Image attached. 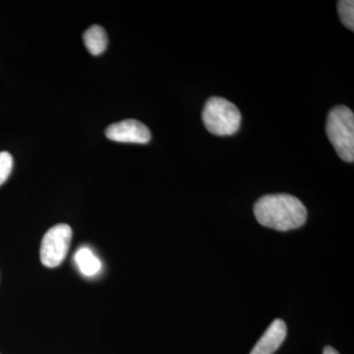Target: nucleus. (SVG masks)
Listing matches in <instances>:
<instances>
[{
	"label": "nucleus",
	"mask_w": 354,
	"mask_h": 354,
	"mask_svg": "<svg viewBox=\"0 0 354 354\" xmlns=\"http://www.w3.org/2000/svg\"><path fill=\"white\" fill-rule=\"evenodd\" d=\"M254 214L263 227L288 232L302 227L307 218L304 203L290 194L266 195L254 205Z\"/></svg>",
	"instance_id": "f257e3e1"
},
{
	"label": "nucleus",
	"mask_w": 354,
	"mask_h": 354,
	"mask_svg": "<svg viewBox=\"0 0 354 354\" xmlns=\"http://www.w3.org/2000/svg\"><path fill=\"white\" fill-rule=\"evenodd\" d=\"M326 133L337 155L346 162L354 160V114L346 106L330 109L326 123Z\"/></svg>",
	"instance_id": "f03ea898"
},
{
	"label": "nucleus",
	"mask_w": 354,
	"mask_h": 354,
	"mask_svg": "<svg viewBox=\"0 0 354 354\" xmlns=\"http://www.w3.org/2000/svg\"><path fill=\"white\" fill-rule=\"evenodd\" d=\"M202 118L207 130L216 136H232L241 128V111L223 97H209L203 109Z\"/></svg>",
	"instance_id": "7ed1b4c3"
},
{
	"label": "nucleus",
	"mask_w": 354,
	"mask_h": 354,
	"mask_svg": "<svg viewBox=\"0 0 354 354\" xmlns=\"http://www.w3.org/2000/svg\"><path fill=\"white\" fill-rule=\"evenodd\" d=\"M72 228L59 223L44 234L41 245V261L46 267L55 268L64 262L72 241Z\"/></svg>",
	"instance_id": "20e7f679"
},
{
	"label": "nucleus",
	"mask_w": 354,
	"mask_h": 354,
	"mask_svg": "<svg viewBox=\"0 0 354 354\" xmlns=\"http://www.w3.org/2000/svg\"><path fill=\"white\" fill-rule=\"evenodd\" d=\"M106 136L120 143L147 144L151 141L150 129L138 120H127L113 123L106 129Z\"/></svg>",
	"instance_id": "39448f33"
},
{
	"label": "nucleus",
	"mask_w": 354,
	"mask_h": 354,
	"mask_svg": "<svg viewBox=\"0 0 354 354\" xmlns=\"http://www.w3.org/2000/svg\"><path fill=\"white\" fill-rule=\"evenodd\" d=\"M288 328L281 319H277L270 325L254 346L250 354H272L276 353L286 339Z\"/></svg>",
	"instance_id": "423d86ee"
},
{
	"label": "nucleus",
	"mask_w": 354,
	"mask_h": 354,
	"mask_svg": "<svg viewBox=\"0 0 354 354\" xmlns=\"http://www.w3.org/2000/svg\"><path fill=\"white\" fill-rule=\"evenodd\" d=\"M84 43L88 53L93 55H100L108 48L109 39L106 30L99 25L88 28L83 35Z\"/></svg>",
	"instance_id": "0eeeda50"
},
{
	"label": "nucleus",
	"mask_w": 354,
	"mask_h": 354,
	"mask_svg": "<svg viewBox=\"0 0 354 354\" xmlns=\"http://www.w3.org/2000/svg\"><path fill=\"white\" fill-rule=\"evenodd\" d=\"M75 262L79 270L87 277H93L101 271L102 263L88 247H82L75 254Z\"/></svg>",
	"instance_id": "6e6552de"
},
{
	"label": "nucleus",
	"mask_w": 354,
	"mask_h": 354,
	"mask_svg": "<svg viewBox=\"0 0 354 354\" xmlns=\"http://www.w3.org/2000/svg\"><path fill=\"white\" fill-rule=\"evenodd\" d=\"M337 11L342 24L351 31H354V1L341 0L337 2Z\"/></svg>",
	"instance_id": "1a4fd4ad"
},
{
	"label": "nucleus",
	"mask_w": 354,
	"mask_h": 354,
	"mask_svg": "<svg viewBox=\"0 0 354 354\" xmlns=\"http://www.w3.org/2000/svg\"><path fill=\"white\" fill-rule=\"evenodd\" d=\"M13 158L8 152H0V185H2L12 171Z\"/></svg>",
	"instance_id": "9d476101"
},
{
	"label": "nucleus",
	"mask_w": 354,
	"mask_h": 354,
	"mask_svg": "<svg viewBox=\"0 0 354 354\" xmlns=\"http://www.w3.org/2000/svg\"><path fill=\"white\" fill-rule=\"evenodd\" d=\"M323 354H339L337 353V351H335V348H333L332 346H326L325 348H324Z\"/></svg>",
	"instance_id": "9b49d317"
}]
</instances>
